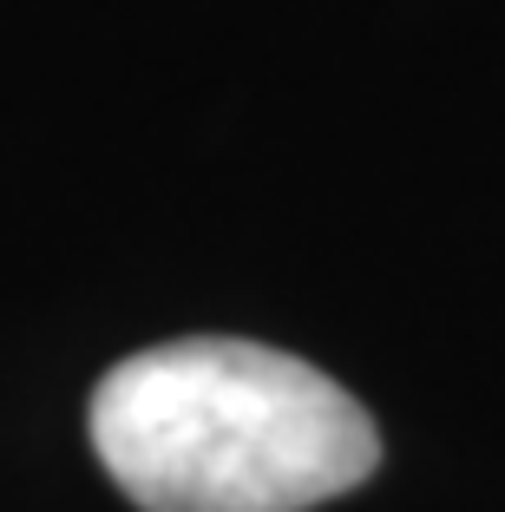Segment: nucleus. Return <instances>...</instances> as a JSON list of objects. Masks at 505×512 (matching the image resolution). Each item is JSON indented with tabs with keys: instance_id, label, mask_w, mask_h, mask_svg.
Returning a JSON list of instances; mask_svg holds the SVG:
<instances>
[{
	"instance_id": "f257e3e1",
	"label": "nucleus",
	"mask_w": 505,
	"mask_h": 512,
	"mask_svg": "<svg viewBox=\"0 0 505 512\" xmlns=\"http://www.w3.org/2000/svg\"><path fill=\"white\" fill-rule=\"evenodd\" d=\"M92 447L145 512H309L381 467L368 407L302 355L191 335L92 388Z\"/></svg>"
}]
</instances>
